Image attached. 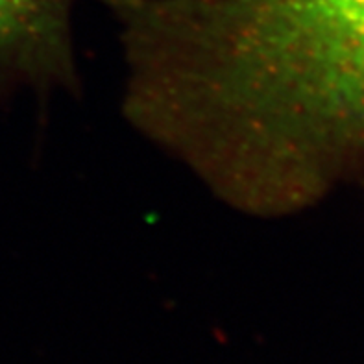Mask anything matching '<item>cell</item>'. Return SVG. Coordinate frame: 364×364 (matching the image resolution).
<instances>
[{"mask_svg": "<svg viewBox=\"0 0 364 364\" xmlns=\"http://www.w3.org/2000/svg\"><path fill=\"white\" fill-rule=\"evenodd\" d=\"M166 97L237 161L329 181L364 157V0H124Z\"/></svg>", "mask_w": 364, "mask_h": 364, "instance_id": "cell-1", "label": "cell"}, {"mask_svg": "<svg viewBox=\"0 0 364 364\" xmlns=\"http://www.w3.org/2000/svg\"><path fill=\"white\" fill-rule=\"evenodd\" d=\"M74 0H0V69L33 85H73Z\"/></svg>", "mask_w": 364, "mask_h": 364, "instance_id": "cell-2", "label": "cell"}]
</instances>
